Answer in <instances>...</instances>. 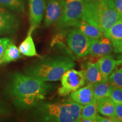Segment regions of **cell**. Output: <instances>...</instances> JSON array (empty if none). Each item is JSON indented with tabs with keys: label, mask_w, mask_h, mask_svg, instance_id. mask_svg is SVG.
<instances>
[{
	"label": "cell",
	"mask_w": 122,
	"mask_h": 122,
	"mask_svg": "<svg viewBox=\"0 0 122 122\" xmlns=\"http://www.w3.org/2000/svg\"><path fill=\"white\" fill-rule=\"evenodd\" d=\"M47 81L39 80L25 74L15 72L7 84L6 92L14 105L20 110L35 107L53 89Z\"/></svg>",
	"instance_id": "cell-1"
},
{
	"label": "cell",
	"mask_w": 122,
	"mask_h": 122,
	"mask_svg": "<svg viewBox=\"0 0 122 122\" xmlns=\"http://www.w3.org/2000/svg\"><path fill=\"white\" fill-rule=\"evenodd\" d=\"M121 18L112 0H84L81 19L97 27L103 33Z\"/></svg>",
	"instance_id": "cell-2"
},
{
	"label": "cell",
	"mask_w": 122,
	"mask_h": 122,
	"mask_svg": "<svg viewBox=\"0 0 122 122\" xmlns=\"http://www.w3.org/2000/svg\"><path fill=\"white\" fill-rule=\"evenodd\" d=\"M35 107V117L41 121L75 122L80 121L83 106L71 99L54 102H41Z\"/></svg>",
	"instance_id": "cell-3"
},
{
	"label": "cell",
	"mask_w": 122,
	"mask_h": 122,
	"mask_svg": "<svg viewBox=\"0 0 122 122\" xmlns=\"http://www.w3.org/2000/svg\"><path fill=\"white\" fill-rule=\"evenodd\" d=\"M75 66L74 61L69 57L51 56L28 66L24 72L27 75L44 81H56L60 80L66 71Z\"/></svg>",
	"instance_id": "cell-4"
},
{
	"label": "cell",
	"mask_w": 122,
	"mask_h": 122,
	"mask_svg": "<svg viewBox=\"0 0 122 122\" xmlns=\"http://www.w3.org/2000/svg\"><path fill=\"white\" fill-rule=\"evenodd\" d=\"M61 2L62 11L57 27L59 28L74 27L81 19L84 0H61Z\"/></svg>",
	"instance_id": "cell-5"
},
{
	"label": "cell",
	"mask_w": 122,
	"mask_h": 122,
	"mask_svg": "<svg viewBox=\"0 0 122 122\" xmlns=\"http://www.w3.org/2000/svg\"><path fill=\"white\" fill-rule=\"evenodd\" d=\"M61 86L58 89L60 96H66L83 86L86 82L85 70H67L61 77Z\"/></svg>",
	"instance_id": "cell-6"
},
{
	"label": "cell",
	"mask_w": 122,
	"mask_h": 122,
	"mask_svg": "<svg viewBox=\"0 0 122 122\" xmlns=\"http://www.w3.org/2000/svg\"><path fill=\"white\" fill-rule=\"evenodd\" d=\"M67 42L69 48L77 57L83 58L89 54L91 39L77 28L71 29L69 30Z\"/></svg>",
	"instance_id": "cell-7"
},
{
	"label": "cell",
	"mask_w": 122,
	"mask_h": 122,
	"mask_svg": "<svg viewBox=\"0 0 122 122\" xmlns=\"http://www.w3.org/2000/svg\"><path fill=\"white\" fill-rule=\"evenodd\" d=\"M19 25V20L13 13L0 6V36L13 34L18 30Z\"/></svg>",
	"instance_id": "cell-8"
},
{
	"label": "cell",
	"mask_w": 122,
	"mask_h": 122,
	"mask_svg": "<svg viewBox=\"0 0 122 122\" xmlns=\"http://www.w3.org/2000/svg\"><path fill=\"white\" fill-rule=\"evenodd\" d=\"M30 8V30L33 32L40 24L45 10V0H28Z\"/></svg>",
	"instance_id": "cell-9"
},
{
	"label": "cell",
	"mask_w": 122,
	"mask_h": 122,
	"mask_svg": "<svg viewBox=\"0 0 122 122\" xmlns=\"http://www.w3.org/2000/svg\"><path fill=\"white\" fill-rule=\"evenodd\" d=\"M112 51V42L107 37L91 40L89 54L93 57L101 58L110 54Z\"/></svg>",
	"instance_id": "cell-10"
},
{
	"label": "cell",
	"mask_w": 122,
	"mask_h": 122,
	"mask_svg": "<svg viewBox=\"0 0 122 122\" xmlns=\"http://www.w3.org/2000/svg\"><path fill=\"white\" fill-rule=\"evenodd\" d=\"M62 11L61 0H48L45 6L44 25L48 27L58 22Z\"/></svg>",
	"instance_id": "cell-11"
},
{
	"label": "cell",
	"mask_w": 122,
	"mask_h": 122,
	"mask_svg": "<svg viewBox=\"0 0 122 122\" xmlns=\"http://www.w3.org/2000/svg\"><path fill=\"white\" fill-rule=\"evenodd\" d=\"M103 34L112 42L114 52L120 54L122 51V18L110 28L103 32Z\"/></svg>",
	"instance_id": "cell-12"
},
{
	"label": "cell",
	"mask_w": 122,
	"mask_h": 122,
	"mask_svg": "<svg viewBox=\"0 0 122 122\" xmlns=\"http://www.w3.org/2000/svg\"><path fill=\"white\" fill-rule=\"evenodd\" d=\"M71 100L79 105H86L97 101L94 98L93 85L88 84L71 93Z\"/></svg>",
	"instance_id": "cell-13"
},
{
	"label": "cell",
	"mask_w": 122,
	"mask_h": 122,
	"mask_svg": "<svg viewBox=\"0 0 122 122\" xmlns=\"http://www.w3.org/2000/svg\"><path fill=\"white\" fill-rule=\"evenodd\" d=\"M97 63L104 81H107L109 75L116 67L122 65V59L117 61L109 54L100 58Z\"/></svg>",
	"instance_id": "cell-14"
},
{
	"label": "cell",
	"mask_w": 122,
	"mask_h": 122,
	"mask_svg": "<svg viewBox=\"0 0 122 122\" xmlns=\"http://www.w3.org/2000/svg\"><path fill=\"white\" fill-rule=\"evenodd\" d=\"M74 27L91 40L98 39L103 37V32L97 27L81 19L77 21Z\"/></svg>",
	"instance_id": "cell-15"
},
{
	"label": "cell",
	"mask_w": 122,
	"mask_h": 122,
	"mask_svg": "<svg viewBox=\"0 0 122 122\" xmlns=\"http://www.w3.org/2000/svg\"><path fill=\"white\" fill-rule=\"evenodd\" d=\"M97 111L101 115L110 118L114 120L115 103L109 97H106L97 100Z\"/></svg>",
	"instance_id": "cell-16"
},
{
	"label": "cell",
	"mask_w": 122,
	"mask_h": 122,
	"mask_svg": "<svg viewBox=\"0 0 122 122\" xmlns=\"http://www.w3.org/2000/svg\"><path fill=\"white\" fill-rule=\"evenodd\" d=\"M85 72L86 81L88 84L93 85L104 81L97 62L88 63Z\"/></svg>",
	"instance_id": "cell-17"
},
{
	"label": "cell",
	"mask_w": 122,
	"mask_h": 122,
	"mask_svg": "<svg viewBox=\"0 0 122 122\" xmlns=\"http://www.w3.org/2000/svg\"><path fill=\"white\" fill-rule=\"evenodd\" d=\"M32 30H29L26 38L19 46V50L20 53L25 56L40 57V56L36 51V47L32 36Z\"/></svg>",
	"instance_id": "cell-18"
},
{
	"label": "cell",
	"mask_w": 122,
	"mask_h": 122,
	"mask_svg": "<svg viewBox=\"0 0 122 122\" xmlns=\"http://www.w3.org/2000/svg\"><path fill=\"white\" fill-rule=\"evenodd\" d=\"M111 88L112 85L109 83V81L93 84L94 98L97 101L100 99L109 97Z\"/></svg>",
	"instance_id": "cell-19"
},
{
	"label": "cell",
	"mask_w": 122,
	"mask_h": 122,
	"mask_svg": "<svg viewBox=\"0 0 122 122\" xmlns=\"http://www.w3.org/2000/svg\"><path fill=\"white\" fill-rule=\"evenodd\" d=\"M97 101L83 106L80 112V119H91L95 121V118L97 114ZM96 122V121H95Z\"/></svg>",
	"instance_id": "cell-20"
},
{
	"label": "cell",
	"mask_w": 122,
	"mask_h": 122,
	"mask_svg": "<svg viewBox=\"0 0 122 122\" xmlns=\"http://www.w3.org/2000/svg\"><path fill=\"white\" fill-rule=\"evenodd\" d=\"M21 57L19 48L11 42L7 47L2 59V64L15 61Z\"/></svg>",
	"instance_id": "cell-21"
},
{
	"label": "cell",
	"mask_w": 122,
	"mask_h": 122,
	"mask_svg": "<svg viewBox=\"0 0 122 122\" xmlns=\"http://www.w3.org/2000/svg\"><path fill=\"white\" fill-rule=\"evenodd\" d=\"M0 5L18 13L25 11L23 0H0Z\"/></svg>",
	"instance_id": "cell-22"
},
{
	"label": "cell",
	"mask_w": 122,
	"mask_h": 122,
	"mask_svg": "<svg viewBox=\"0 0 122 122\" xmlns=\"http://www.w3.org/2000/svg\"><path fill=\"white\" fill-rule=\"evenodd\" d=\"M108 81L112 86L122 88V67L112 71L109 76Z\"/></svg>",
	"instance_id": "cell-23"
},
{
	"label": "cell",
	"mask_w": 122,
	"mask_h": 122,
	"mask_svg": "<svg viewBox=\"0 0 122 122\" xmlns=\"http://www.w3.org/2000/svg\"><path fill=\"white\" fill-rule=\"evenodd\" d=\"M109 97L115 103L122 104V88L112 86Z\"/></svg>",
	"instance_id": "cell-24"
},
{
	"label": "cell",
	"mask_w": 122,
	"mask_h": 122,
	"mask_svg": "<svg viewBox=\"0 0 122 122\" xmlns=\"http://www.w3.org/2000/svg\"><path fill=\"white\" fill-rule=\"evenodd\" d=\"M11 42V40L9 37H4L0 39V65L2 64V59L5 50Z\"/></svg>",
	"instance_id": "cell-25"
},
{
	"label": "cell",
	"mask_w": 122,
	"mask_h": 122,
	"mask_svg": "<svg viewBox=\"0 0 122 122\" xmlns=\"http://www.w3.org/2000/svg\"><path fill=\"white\" fill-rule=\"evenodd\" d=\"M114 119L115 122H122V104L115 103V115Z\"/></svg>",
	"instance_id": "cell-26"
},
{
	"label": "cell",
	"mask_w": 122,
	"mask_h": 122,
	"mask_svg": "<svg viewBox=\"0 0 122 122\" xmlns=\"http://www.w3.org/2000/svg\"><path fill=\"white\" fill-rule=\"evenodd\" d=\"M9 109L6 104L0 97V118L5 115H8L9 113Z\"/></svg>",
	"instance_id": "cell-27"
},
{
	"label": "cell",
	"mask_w": 122,
	"mask_h": 122,
	"mask_svg": "<svg viewBox=\"0 0 122 122\" xmlns=\"http://www.w3.org/2000/svg\"><path fill=\"white\" fill-rule=\"evenodd\" d=\"M115 9L119 14L122 17V0H112Z\"/></svg>",
	"instance_id": "cell-28"
},
{
	"label": "cell",
	"mask_w": 122,
	"mask_h": 122,
	"mask_svg": "<svg viewBox=\"0 0 122 122\" xmlns=\"http://www.w3.org/2000/svg\"><path fill=\"white\" fill-rule=\"evenodd\" d=\"M95 121L96 122H114V120L110 118L97 115L95 118Z\"/></svg>",
	"instance_id": "cell-29"
},
{
	"label": "cell",
	"mask_w": 122,
	"mask_h": 122,
	"mask_svg": "<svg viewBox=\"0 0 122 122\" xmlns=\"http://www.w3.org/2000/svg\"><path fill=\"white\" fill-rule=\"evenodd\" d=\"M80 122H95V121L91 119H83L81 120Z\"/></svg>",
	"instance_id": "cell-30"
},
{
	"label": "cell",
	"mask_w": 122,
	"mask_h": 122,
	"mask_svg": "<svg viewBox=\"0 0 122 122\" xmlns=\"http://www.w3.org/2000/svg\"><path fill=\"white\" fill-rule=\"evenodd\" d=\"M119 54H120V56L119 57V58H122V52L120 53Z\"/></svg>",
	"instance_id": "cell-31"
}]
</instances>
